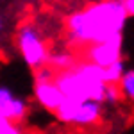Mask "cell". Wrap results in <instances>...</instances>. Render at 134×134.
<instances>
[{
  "mask_svg": "<svg viewBox=\"0 0 134 134\" xmlns=\"http://www.w3.org/2000/svg\"><path fill=\"white\" fill-rule=\"evenodd\" d=\"M122 0H98L75 11L66 20V40L70 45L86 48L95 43L122 36L127 21Z\"/></svg>",
  "mask_w": 134,
  "mask_h": 134,
  "instance_id": "obj_1",
  "label": "cell"
},
{
  "mask_svg": "<svg viewBox=\"0 0 134 134\" xmlns=\"http://www.w3.org/2000/svg\"><path fill=\"white\" fill-rule=\"evenodd\" d=\"M54 82L63 93V97L68 100H91L98 104H102L104 91L107 86L104 82L102 68L84 59H79L70 70L57 72Z\"/></svg>",
  "mask_w": 134,
  "mask_h": 134,
  "instance_id": "obj_2",
  "label": "cell"
},
{
  "mask_svg": "<svg viewBox=\"0 0 134 134\" xmlns=\"http://www.w3.org/2000/svg\"><path fill=\"white\" fill-rule=\"evenodd\" d=\"M16 47L20 52L23 63L32 72L47 66L48 61V45L45 41L43 34L34 23H23L16 31Z\"/></svg>",
  "mask_w": 134,
  "mask_h": 134,
  "instance_id": "obj_3",
  "label": "cell"
},
{
  "mask_svg": "<svg viewBox=\"0 0 134 134\" xmlns=\"http://www.w3.org/2000/svg\"><path fill=\"white\" fill-rule=\"evenodd\" d=\"M55 118L64 125L77 127V129H90L98 125L102 120V104L91 100H68L64 98L59 109L55 111Z\"/></svg>",
  "mask_w": 134,
  "mask_h": 134,
  "instance_id": "obj_4",
  "label": "cell"
},
{
  "mask_svg": "<svg viewBox=\"0 0 134 134\" xmlns=\"http://www.w3.org/2000/svg\"><path fill=\"white\" fill-rule=\"evenodd\" d=\"M122 52H124V36H116L107 41L95 43L82 48L84 61H90L100 68H105L116 61H122Z\"/></svg>",
  "mask_w": 134,
  "mask_h": 134,
  "instance_id": "obj_5",
  "label": "cell"
},
{
  "mask_svg": "<svg viewBox=\"0 0 134 134\" xmlns=\"http://www.w3.org/2000/svg\"><path fill=\"white\" fill-rule=\"evenodd\" d=\"M0 116L11 124L21 125L29 116V102L9 86L0 84Z\"/></svg>",
  "mask_w": 134,
  "mask_h": 134,
  "instance_id": "obj_6",
  "label": "cell"
},
{
  "mask_svg": "<svg viewBox=\"0 0 134 134\" xmlns=\"http://www.w3.org/2000/svg\"><path fill=\"white\" fill-rule=\"evenodd\" d=\"M32 97L36 104L48 111V113H55L59 109V105L63 104L64 97L63 93L59 91V88L55 86L54 81H47V82H34L32 86Z\"/></svg>",
  "mask_w": 134,
  "mask_h": 134,
  "instance_id": "obj_7",
  "label": "cell"
},
{
  "mask_svg": "<svg viewBox=\"0 0 134 134\" xmlns=\"http://www.w3.org/2000/svg\"><path fill=\"white\" fill-rule=\"evenodd\" d=\"M79 61V57H75V54L70 50H64V48H59V50H52L48 54V61H47V66H50L54 72H64V70H70L75 63Z\"/></svg>",
  "mask_w": 134,
  "mask_h": 134,
  "instance_id": "obj_8",
  "label": "cell"
},
{
  "mask_svg": "<svg viewBox=\"0 0 134 134\" xmlns=\"http://www.w3.org/2000/svg\"><path fill=\"white\" fill-rule=\"evenodd\" d=\"M102 70H104V82L107 86H118V82L122 81V77H124L127 68H125L124 59H122V61H116L113 64L102 68Z\"/></svg>",
  "mask_w": 134,
  "mask_h": 134,
  "instance_id": "obj_9",
  "label": "cell"
},
{
  "mask_svg": "<svg viewBox=\"0 0 134 134\" xmlns=\"http://www.w3.org/2000/svg\"><path fill=\"white\" fill-rule=\"evenodd\" d=\"M118 90H120L122 98L134 104V68L132 70H125L122 81L118 82Z\"/></svg>",
  "mask_w": 134,
  "mask_h": 134,
  "instance_id": "obj_10",
  "label": "cell"
},
{
  "mask_svg": "<svg viewBox=\"0 0 134 134\" xmlns=\"http://www.w3.org/2000/svg\"><path fill=\"white\" fill-rule=\"evenodd\" d=\"M120 100H122V95H120V90H118V86H105L102 105H104V104L114 105V104H118Z\"/></svg>",
  "mask_w": 134,
  "mask_h": 134,
  "instance_id": "obj_11",
  "label": "cell"
},
{
  "mask_svg": "<svg viewBox=\"0 0 134 134\" xmlns=\"http://www.w3.org/2000/svg\"><path fill=\"white\" fill-rule=\"evenodd\" d=\"M0 134H23V129H21V125L11 124L0 116Z\"/></svg>",
  "mask_w": 134,
  "mask_h": 134,
  "instance_id": "obj_12",
  "label": "cell"
},
{
  "mask_svg": "<svg viewBox=\"0 0 134 134\" xmlns=\"http://www.w3.org/2000/svg\"><path fill=\"white\" fill-rule=\"evenodd\" d=\"M127 16H134V0H122Z\"/></svg>",
  "mask_w": 134,
  "mask_h": 134,
  "instance_id": "obj_13",
  "label": "cell"
},
{
  "mask_svg": "<svg viewBox=\"0 0 134 134\" xmlns=\"http://www.w3.org/2000/svg\"><path fill=\"white\" fill-rule=\"evenodd\" d=\"M2 29H4V21L0 20V31H2Z\"/></svg>",
  "mask_w": 134,
  "mask_h": 134,
  "instance_id": "obj_14",
  "label": "cell"
}]
</instances>
